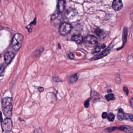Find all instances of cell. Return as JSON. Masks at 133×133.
I'll return each mask as SVG.
<instances>
[{"instance_id":"obj_1","label":"cell","mask_w":133,"mask_h":133,"mask_svg":"<svg viewBox=\"0 0 133 133\" xmlns=\"http://www.w3.org/2000/svg\"><path fill=\"white\" fill-rule=\"evenodd\" d=\"M13 99L11 97H6L4 98L2 101V108L4 116L8 118H11L12 116V105Z\"/></svg>"},{"instance_id":"obj_2","label":"cell","mask_w":133,"mask_h":133,"mask_svg":"<svg viewBox=\"0 0 133 133\" xmlns=\"http://www.w3.org/2000/svg\"><path fill=\"white\" fill-rule=\"evenodd\" d=\"M24 40V36L20 33H16L14 35L12 41L11 46L14 50L17 51L20 49L22 46Z\"/></svg>"},{"instance_id":"obj_3","label":"cell","mask_w":133,"mask_h":133,"mask_svg":"<svg viewBox=\"0 0 133 133\" xmlns=\"http://www.w3.org/2000/svg\"><path fill=\"white\" fill-rule=\"evenodd\" d=\"M2 133H10L13 128V122L11 118H6L1 122Z\"/></svg>"},{"instance_id":"obj_4","label":"cell","mask_w":133,"mask_h":133,"mask_svg":"<svg viewBox=\"0 0 133 133\" xmlns=\"http://www.w3.org/2000/svg\"><path fill=\"white\" fill-rule=\"evenodd\" d=\"M84 42L87 47L91 48L97 45L98 43V40L95 36L91 35H89L84 39Z\"/></svg>"},{"instance_id":"obj_5","label":"cell","mask_w":133,"mask_h":133,"mask_svg":"<svg viewBox=\"0 0 133 133\" xmlns=\"http://www.w3.org/2000/svg\"><path fill=\"white\" fill-rule=\"evenodd\" d=\"M71 25L69 23L64 22L61 24L59 28V32L63 36L67 35L71 31Z\"/></svg>"},{"instance_id":"obj_6","label":"cell","mask_w":133,"mask_h":133,"mask_svg":"<svg viewBox=\"0 0 133 133\" xmlns=\"http://www.w3.org/2000/svg\"><path fill=\"white\" fill-rule=\"evenodd\" d=\"M112 48V47L110 45L108 48L103 50L101 53L97 54V55H96L95 56L93 57L91 59V60L92 61L96 60L99 59H101V58H103V57H105L106 56H107L108 54L110 53V52H111Z\"/></svg>"},{"instance_id":"obj_7","label":"cell","mask_w":133,"mask_h":133,"mask_svg":"<svg viewBox=\"0 0 133 133\" xmlns=\"http://www.w3.org/2000/svg\"><path fill=\"white\" fill-rule=\"evenodd\" d=\"M15 54L14 52L11 51L6 52L4 55V59L7 64H9L14 59Z\"/></svg>"},{"instance_id":"obj_8","label":"cell","mask_w":133,"mask_h":133,"mask_svg":"<svg viewBox=\"0 0 133 133\" xmlns=\"http://www.w3.org/2000/svg\"><path fill=\"white\" fill-rule=\"evenodd\" d=\"M112 7L116 11H119L123 7V4L121 0H115L113 1Z\"/></svg>"},{"instance_id":"obj_9","label":"cell","mask_w":133,"mask_h":133,"mask_svg":"<svg viewBox=\"0 0 133 133\" xmlns=\"http://www.w3.org/2000/svg\"><path fill=\"white\" fill-rule=\"evenodd\" d=\"M71 39L77 44H80L84 42V39L83 36L81 35H75L72 36Z\"/></svg>"},{"instance_id":"obj_10","label":"cell","mask_w":133,"mask_h":133,"mask_svg":"<svg viewBox=\"0 0 133 133\" xmlns=\"http://www.w3.org/2000/svg\"><path fill=\"white\" fill-rule=\"evenodd\" d=\"M119 129L121 131H124L126 133H131L133 132V127L130 126L122 125L119 128Z\"/></svg>"},{"instance_id":"obj_11","label":"cell","mask_w":133,"mask_h":133,"mask_svg":"<svg viewBox=\"0 0 133 133\" xmlns=\"http://www.w3.org/2000/svg\"><path fill=\"white\" fill-rule=\"evenodd\" d=\"M128 29L127 28H124L123 30V45L121 46V48L117 49V50L121 49L124 46L127 40V36Z\"/></svg>"},{"instance_id":"obj_12","label":"cell","mask_w":133,"mask_h":133,"mask_svg":"<svg viewBox=\"0 0 133 133\" xmlns=\"http://www.w3.org/2000/svg\"><path fill=\"white\" fill-rule=\"evenodd\" d=\"M65 1H59L57 4V9L58 12L61 13L64 10L65 8Z\"/></svg>"},{"instance_id":"obj_13","label":"cell","mask_w":133,"mask_h":133,"mask_svg":"<svg viewBox=\"0 0 133 133\" xmlns=\"http://www.w3.org/2000/svg\"><path fill=\"white\" fill-rule=\"evenodd\" d=\"M124 112L123 110L121 108H120L118 111V113H117V118L119 121L123 120L124 118Z\"/></svg>"},{"instance_id":"obj_14","label":"cell","mask_w":133,"mask_h":133,"mask_svg":"<svg viewBox=\"0 0 133 133\" xmlns=\"http://www.w3.org/2000/svg\"><path fill=\"white\" fill-rule=\"evenodd\" d=\"M105 98L108 101H110V100H114L116 99V98L115 97V95L113 93H110V94L107 95L105 96Z\"/></svg>"},{"instance_id":"obj_15","label":"cell","mask_w":133,"mask_h":133,"mask_svg":"<svg viewBox=\"0 0 133 133\" xmlns=\"http://www.w3.org/2000/svg\"><path fill=\"white\" fill-rule=\"evenodd\" d=\"M75 14V11H74V10L71 9V10H69L68 9V10L67 12H66V17L68 18H71V17L74 16V14Z\"/></svg>"},{"instance_id":"obj_16","label":"cell","mask_w":133,"mask_h":133,"mask_svg":"<svg viewBox=\"0 0 133 133\" xmlns=\"http://www.w3.org/2000/svg\"><path fill=\"white\" fill-rule=\"evenodd\" d=\"M77 80V75L76 74H74L70 78V82L71 83L73 84V83H74L76 82Z\"/></svg>"},{"instance_id":"obj_17","label":"cell","mask_w":133,"mask_h":133,"mask_svg":"<svg viewBox=\"0 0 133 133\" xmlns=\"http://www.w3.org/2000/svg\"><path fill=\"white\" fill-rule=\"evenodd\" d=\"M115 115L112 113H110L107 116V118H108V120L112 122L114 121L115 119Z\"/></svg>"},{"instance_id":"obj_18","label":"cell","mask_w":133,"mask_h":133,"mask_svg":"<svg viewBox=\"0 0 133 133\" xmlns=\"http://www.w3.org/2000/svg\"><path fill=\"white\" fill-rule=\"evenodd\" d=\"M117 129V127H111L107 128L105 129L104 130L107 132H109V133H111V132H113L114 131L116 130Z\"/></svg>"},{"instance_id":"obj_19","label":"cell","mask_w":133,"mask_h":133,"mask_svg":"<svg viewBox=\"0 0 133 133\" xmlns=\"http://www.w3.org/2000/svg\"><path fill=\"white\" fill-rule=\"evenodd\" d=\"M91 100V98H89L85 101L84 103V106L85 108H88L89 106L90 102Z\"/></svg>"},{"instance_id":"obj_20","label":"cell","mask_w":133,"mask_h":133,"mask_svg":"<svg viewBox=\"0 0 133 133\" xmlns=\"http://www.w3.org/2000/svg\"><path fill=\"white\" fill-rule=\"evenodd\" d=\"M99 94L95 91H92L91 92V97L92 98H94L95 97H99Z\"/></svg>"},{"instance_id":"obj_21","label":"cell","mask_w":133,"mask_h":133,"mask_svg":"<svg viewBox=\"0 0 133 133\" xmlns=\"http://www.w3.org/2000/svg\"><path fill=\"white\" fill-rule=\"evenodd\" d=\"M95 33L98 36H100L102 33V31L99 28H97L95 30Z\"/></svg>"},{"instance_id":"obj_22","label":"cell","mask_w":133,"mask_h":133,"mask_svg":"<svg viewBox=\"0 0 133 133\" xmlns=\"http://www.w3.org/2000/svg\"><path fill=\"white\" fill-rule=\"evenodd\" d=\"M101 46H97L96 47H95V50H94V52L97 53L99 52V51L101 50Z\"/></svg>"},{"instance_id":"obj_23","label":"cell","mask_w":133,"mask_h":133,"mask_svg":"<svg viewBox=\"0 0 133 133\" xmlns=\"http://www.w3.org/2000/svg\"><path fill=\"white\" fill-rule=\"evenodd\" d=\"M34 133H43L42 130L39 128H37L35 129L34 130Z\"/></svg>"},{"instance_id":"obj_24","label":"cell","mask_w":133,"mask_h":133,"mask_svg":"<svg viewBox=\"0 0 133 133\" xmlns=\"http://www.w3.org/2000/svg\"><path fill=\"white\" fill-rule=\"evenodd\" d=\"M123 91L127 95H128L129 94V90H128V88L127 86H124L123 87Z\"/></svg>"},{"instance_id":"obj_25","label":"cell","mask_w":133,"mask_h":133,"mask_svg":"<svg viewBox=\"0 0 133 133\" xmlns=\"http://www.w3.org/2000/svg\"><path fill=\"white\" fill-rule=\"evenodd\" d=\"M68 57L70 59H74L75 57V55L74 53L72 52H70L68 54Z\"/></svg>"},{"instance_id":"obj_26","label":"cell","mask_w":133,"mask_h":133,"mask_svg":"<svg viewBox=\"0 0 133 133\" xmlns=\"http://www.w3.org/2000/svg\"><path fill=\"white\" fill-rule=\"evenodd\" d=\"M107 116H108V114H107V113L106 112H103L102 114V117L103 119H105L107 117Z\"/></svg>"},{"instance_id":"obj_27","label":"cell","mask_w":133,"mask_h":133,"mask_svg":"<svg viewBox=\"0 0 133 133\" xmlns=\"http://www.w3.org/2000/svg\"><path fill=\"white\" fill-rule=\"evenodd\" d=\"M54 81L56 82H61V81L60 79L59 78H58L57 77H54Z\"/></svg>"},{"instance_id":"obj_28","label":"cell","mask_w":133,"mask_h":133,"mask_svg":"<svg viewBox=\"0 0 133 133\" xmlns=\"http://www.w3.org/2000/svg\"><path fill=\"white\" fill-rule=\"evenodd\" d=\"M38 91L40 92H42L44 91V89L43 87H39L38 88Z\"/></svg>"},{"instance_id":"obj_29","label":"cell","mask_w":133,"mask_h":133,"mask_svg":"<svg viewBox=\"0 0 133 133\" xmlns=\"http://www.w3.org/2000/svg\"><path fill=\"white\" fill-rule=\"evenodd\" d=\"M129 119L131 121L133 122V115L131 114H129Z\"/></svg>"},{"instance_id":"obj_30","label":"cell","mask_w":133,"mask_h":133,"mask_svg":"<svg viewBox=\"0 0 133 133\" xmlns=\"http://www.w3.org/2000/svg\"><path fill=\"white\" fill-rule=\"evenodd\" d=\"M130 102L131 105V106L132 107V108H133V98H131L130 99Z\"/></svg>"},{"instance_id":"obj_31","label":"cell","mask_w":133,"mask_h":133,"mask_svg":"<svg viewBox=\"0 0 133 133\" xmlns=\"http://www.w3.org/2000/svg\"><path fill=\"white\" fill-rule=\"evenodd\" d=\"M101 47L102 49H104L106 47V45L105 44H102L101 45Z\"/></svg>"},{"instance_id":"obj_32","label":"cell","mask_w":133,"mask_h":133,"mask_svg":"<svg viewBox=\"0 0 133 133\" xmlns=\"http://www.w3.org/2000/svg\"><path fill=\"white\" fill-rule=\"evenodd\" d=\"M107 93H109V94H110L111 92H112V91L111 89H109V90H107Z\"/></svg>"}]
</instances>
